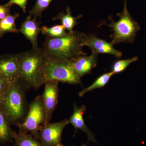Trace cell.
<instances>
[{
    "label": "cell",
    "mask_w": 146,
    "mask_h": 146,
    "mask_svg": "<svg viewBox=\"0 0 146 146\" xmlns=\"http://www.w3.org/2000/svg\"><path fill=\"white\" fill-rule=\"evenodd\" d=\"M17 55L20 66L19 80L27 90H36L44 84V70L48 58L43 48H33Z\"/></svg>",
    "instance_id": "6da1fadb"
},
{
    "label": "cell",
    "mask_w": 146,
    "mask_h": 146,
    "mask_svg": "<svg viewBox=\"0 0 146 146\" xmlns=\"http://www.w3.org/2000/svg\"><path fill=\"white\" fill-rule=\"evenodd\" d=\"M86 35L74 31L57 38L47 37L43 49L50 60L70 61L85 55L83 47Z\"/></svg>",
    "instance_id": "7a4b0ae2"
},
{
    "label": "cell",
    "mask_w": 146,
    "mask_h": 146,
    "mask_svg": "<svg viewBox=\"0 0 146 146\" xmlns=\"http://www.w3.org/2000/svg\"><path fill=\"white\" fill-rule=\"evenodd\" d=\"M27 90L19 79L10 86L3 96V110L9 123L16 125L21 123L25 118L27 111Z\"/></svg>",
    "instance_id": "3957f363"
},
{
    "label": "cell",
    "mask_w": 146,
    "mask_h": 146,
    "mask_svg": "<svg viewBox=\"0 0 146 146\" xmlns=\"http://www.w3.org/2000/svg\"><path fill=\"white\" fill-rule=\"evenodd\" d=\"M119 18L115 22L112 16H110V24H106L113 31L110 37L111 43L115 45L122 42L133 43L138 32L141 29L139 24L130 15L127 9V0H124V7L121 13H118Z\"/></svg>",
    "instance_id": "277c9868"
},
{
    "label": "cell",
    "mask_w": 146,
    "mask_h": 146,
    "mask_svg": "<svg viewBox=\"0 0 146 146\" xmlns=\"http://www.w3.org/2000/svg\"><path fill=\"white\" fill-rule=\"evenodd\" d=\"M44 83L50 81L82 84L81 78L75 72L70 61L48 59L44 70Z\"/></svg>",
    "instance_id": "5b68a950"
},
{
    "label": "cell",
    "mask_w": 146,
    "mask_h": 146,
    "mask_svg": "<svg viewBox=\"0 0 146 146\" xmlns=\"http://www.w3.org/2000/svg\"><path fill=\"white\" fill-rule=\"evenodd\" d=\"M46 112L41 95L35 98L29 106L28 113L23 122L16 125L20 131L25 133L31 132L35 138L39 140L40 129L44 125Z\"/></svg>",
    "instance_id": "8992f818"
},
{
    "label": "cell",
    "mask_w": 146,
    "mask_h": 146,
    "mask_svg": "<svg viewBox=\"0 0 146 146\" xmlns=\"http://www.w3.org/2000/svg\"><path fill=\"white\" fill-rule=\"evenodd\" d=\"M69 123V120L65 119L43 126L39 132V141L44 146H64L62 143V133Z\"/></svg>",
    "instance_id": "52a82bcc"
},
{
    "label": "cell",
    "mask_w": 146,
    "mask_h": 146,
    "mask_svg": "<svg viewBox=\"0 0 146 146\" xmlns=\"http://www.w3.org/2000/svg\"><path fill=\"white\" fill-rule=\"evenodd\" d=\"M0 77L11 86L20 77V66L16 55L0 57Z\"/></svg>",
    "instance_id": "ba28073f"
},
{
    "label": "cell",
    "mask_w": 146,
    "mask_h": 146,
    "mask_svg": "<svg viewBox=\"0 0 146 146\" xmlns=\"http://www.w3.org/2000/svg\"><path fill=\"white\" fill-rule=\"evenodd\" d=\"M58 81H50L44 84V91L41 95L46 112V121L44 125L50 123L58 103Z\"/></svg>",
    "instance_id": "9c48e42d"
},
{
    "label": "cell",
    "mask_w": 146,
    "mask_h": 146,
    "mask_svg": "<svg viewBox=\"0 0 146 146\" xmlns=\"http://www.w3.org/2000/svg\"><path fill=\"white\" fill-rule=\"evenodd\" d=\"M84 46L89 47L92 52L98 54H107L119 58L121 57L122 53L115 49L114 45L110 42H108L97 37L96 35L89 34L86 35Z\"/></svg>",
    "instance_id": "30bf717a"
},
{
    "label": "cell",
    "mask_w": 146,
    "mask_h": 146,
    "mask_svg": "<svg viewBox=\"0 0 146 146\" xmlns=\"http://www.w3.org/2000/svg\"><path fill=\"white\" fill-rule=\"evenodd\" d=\"M98 54L92 52L90 55L81 56L70 60L73 70L80 78L86 75L91 74L92 70L97 66Z\"/></svg>",
    "instance_id": "8fae6325"
},
{
    "label": "cell",
    "mask_w": 146,
    "mask_h": 146,
    "mask_svg": "<svg viewBox=\"0 0 146 146\" xmlns=\"http://www.w3.org/2000/svg\"><path fill=\"white\" fill-rule=\"evenodd\" d=\"M86 109V106L84 105L79 107L76 104L74 103V112L70 117L69 121L75 128V133L78 129H80L87 134L89 142L92 141L94 143H97L95 135L86 125L84 119V113Z\"/></svg>",
    "instance_id": "7c38bea8"
},
{
    "label": "cell",
    "mask_w": 146,
    "mask_h": 146,
    "mask_svg": "<svg viewBox=\"0 0 146 146\" xmlns=\"http://www.w3.org/2000/svg\"><path fill=\"white\" fill-rule=\"evenodd\" d=\"M41 31L39 24L36 19L29 15L21 25L20 32L31 43L33 48H38V35Z\"/></svg>",
    "instance_id": "4fadbf2b"
},
{
    "label": "cell",
    "mask_w": 146,
    "mask_h": 146,
    "mask_svg": "<svg viewBox=\"0 0 146 146\" xmlns=\"http://www.w3.org/2000/svg\"><path fill=\"white\" fill-rule=\"evenodd\" d=\"M82 15H80L76 17H74L72 15L70 8L68 6L66 9V12H62L53 18V21L60 20L62 25L64 27L68 32L71 33L74 31V27L78 24V20L81 18Z\"/></svg>",
    "instance_id": "5bb4252c"
},
{
    "label": "cell",
    "mask_w": 146,
    "mask_h": 146,
    "mask_svg": "<svg viewBox=\"0 0 146 146\" xmlns=\"http://www.w3.org/2000/svg\"><path fill=\"white\" fill-rule=\"evenodd\" d=\"M13 138L15 140V146H44L31 134L25 133L21 131L18 133L13 131Z\"/></svg>",
    "instance_id": "9a60e30c"
},
{
    "label": "cell",
    "mask_w": 146,
    "mask_h": 146,
    "mask_svg": "<svg viewBox=\"0 0 146 146\" xmlns=\"http://www.w3.org/2000/svg\"><path fill=\"white\" fill-rule=\"evenodd\" d=\"M9 122L3 109H0V142H9L13 138V131L11 128Z\"/></svg>",
    "instance_id": "2e32d148"
},
{
    "label": "cell",
    "mask_w": 146,
    "mask_h": 146,
    "mask_svg": "<svg viewBox=\"0 0 146 146\" xmlns=\"http://www.w3.org/2000/svg\"><path fill=\"white\" fill-rule=\"evenodd\" d=\"M19 16L18 13H16L13 15H9L0 21V36H2L7 33H18L20 32L15 23L16 19Z\"/></svg>",
    "instance_id": "e0dca14e"
},
{
    "label": "cell",
    "mask_w": 146,
    "mask_h": 146,
    "mask_svg": "<svg viewBox=\"0 0 146 146\" xmlns=\"http://www.w3.org/2000/svg\"><path fill=\"white\" fill-rule=\"evenodd\" d=\"M114 74V73L112 71L103 74L100 76L95 82L91 84L90 86H88L87 88L84 89L82 91L78 93V96L80 97L83 96L86 93L89 91H93L94 89L102 88L104 87L107 84L110 80L111 78V77Z\"/></svg>",
    "instance_id": "ac0fdd59"
},
{
    "label": "cell",
    "mask_w": 146,
    "mask_h": 146,
    "mask_svg": "<svg viewBox=\"0 0 146 146\" xmlns=\"http://www.w3.org/2000/svg\"><path fill=\"white\" fill-rule=\"evenodd\" d=\"M66 30L62 25H56L50 27L44 26L41 28L42 34L47 37L51 38H57L65 36L68 33Z\"/></svg>",
    "instance_id": "d6986e66"
},
{
    "label": "cell",
    "mask_w": 146,
    "mask_h": 146,
    "mask_svg": "<svg viewBox=\"0 0 146 146\" xmlns=\"http://www.w3.org/2000/svg\"><path fill=\"white\" fill-rule=\"evenodd\" d=\"M52 0H37L35 5L29 11V15L36 19L41 17L42 13L48 7Z\"/></svg>",
    "instance_id": "ffe728a7"
},
{
    "label": "cell",
    "mask_w": 146,
    "mask_h": 146,
    "mask_svg": "<svg viewBox=\"0 0 146 146\" xmlns=\"http://www.w3.org/2000/svg\"><path fill=\"white\" fill-rule=\"evenodd\" d=\"M138 59V58L137 56H135L124 60H117L112 65V72L114 74H119L124 71L131 63L137 61Z\"/></svg>",
    "instance_id": "44dd1931"
},
{
    "label": "cell",
    "mask_w": 146,
    "mask_h": 146,
    "mask_svg": "<svg viewBox=\"0 0 146 146\" xmlns=\"http://www.w3.org/2000/svg\"><path fill=\"white\" fill-rule=\"evenodd\" d=\"M28 0H9L6 5L11 7L14 4H16L21 7L24 13L26 12L27 3Z\"/></svg>",
    "instance_id": "7402d4cb"
},
{
    "label": "cell",
    "mask_w": 146,
    "mask_h": 146,
    "mask_svg": "<svg viewBox=\"0 0 146 146\" xmlns=\"http://www.w3.org/2000/svg\"><path fill=\"white\" fill-rule=\"evenodd\" d=\"M10 7L6 5H0V21L11 15Z\"/></svg>",
    "instance_id": "603a6c76"
},
{
    "label": "cell",
    "mask_w": 146,
    "mask_h": 146,
    "mask_svg": "<svg viewBox=\"0 0 146 146\" xmlns=\"http://www.w3.org/2000/svg\"><path fill=\"white\" fill-rule=\"evenodd\" d=\"M10 86L0 77V94L4 96L9 90Z\"/></svg>",
    "instance_id": "cb8c5ba5"
},
{
    "label": "cell",
    "mask_w": 146,
    "mask_h": 146,
    "mask_svg": "<svg viewBox=\"0 0 146 146\" xmlns=\"http://www.w3.org/2000/svg\"><path fill=\"white\" fill-rule=\"evenodd\" d=\"M3 96L0 94V109H3Z\"/></svg>",
    "instance_id": "d4e9b609"
},
{
    "label": "cell",
    "mask_w": 146,
    "mask_h": 146,
    "mask_svg": "<svg viewBox=\"0 0 146 146\" xmlns=\"http://www.w3.org/2000/svg\"><path fill=\"white\" fill-rule=\"evenodd\" d=\"M72 146H74L72 145ZM81 146H88L86 145H85V144H82V145Z\"/></svg>",
    "instance_id": "484cf974"
},
{
    "label": "cell",
    "mask_w": 146,
    "mask_h": 146,
    "mask_svg": "<svg viewBox=\"0 0 146 146\" xmlns=\"http://www.w3.org/2000/svg\"></svg>",
    "instance_id": "4316f807"
}]
</instances>
